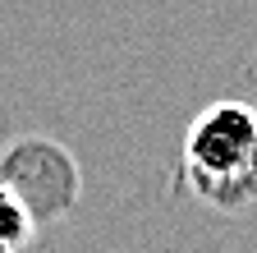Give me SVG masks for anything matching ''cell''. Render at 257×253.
I'll use <instances>...</instances> for the list:
<instances>
[{
	"instance_id": "2",
	"label": "cell",
	"mask_w": 257,
	"mask_h": 253,
	"mask_svg": "<svg viewBox=\"0 0 257 253\" xmlns=\"http://www.w3.org/2000/svg\"><path fill=\"white\" fill-rule=\"evenodd\" d=\"M0 180H5L14 194L28 203V212L37 216V221L46 212L69 207L74 189H78V175H74L69 152H60L46 138H19L5 156H0Z\"/></svg>"
},
{
	"instance_id": "1",
	"label": "cell",
	"mask_w": 257,
	"mask_h": 253,
	"mask_svg": "<svg viewBox=\"0 0 257 253\" xmlns=\"http://www.w3.org/2000/svg\"><path fill=\"white\" fill-rule=\"evenodd\" d=\"M179 184L216 212L257 203V111L248 102H211L193 115L179 147Z\"/></svg>"
},
{
	"instance_id": "3",
	"label": "cell",
	"mask_w": 257,
	"mask_h": 253,
	"mask_svg": "<svg viewBox=\"0 0 257 253\" xmlns=\"http://www.w3.org/2000/svg\"><path fill=\"white\" fill-rule=\"evenodd\" d=\"M32 235H37V216H32L28 203L0 180V253H28Z\"/></svg>"
}]
</instances>
